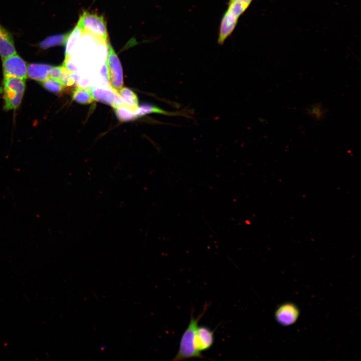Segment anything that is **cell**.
<instances>
[{
    "label": "cell",
    "instance_id": "cell-1",
    "mask_svg": "<svg viewBox=\"0 0 361 361\" xmlns=\"http://www.w3.org/2000/svg\"><path fill=\"white\" fill-rule=\"evenodd\" d=\"M208 306L209 304L206 303L202 311L197 317L194 316V308L191 309L189 323L181 336L178 351L172 360L180 361L189 358H204L202 353L196 349L194 340L199 321L206 313Z\"/></svg>",
    "mask_w": 361,
    "mask_h": 361
},
{
    "label": "cell",
    "instance_id": "cell-2",
    "mask_svg": "<svg viewBox=\"0 0 361 361\" xmlns=\"http://www.w3.org/2000/svg\"><path fill=\"white\" fill-rule=\"evenodd\" d=\"M252 0H230L228 9L221 22L218 43L222 44L234 31L239 17Z\"/></svg>",
    "mask_w": 361,
    "mask_h": 361
},
{
    "label": "cell",
    "instance_id": "cell-3",
    "mask_svg": "<svg viewBox=\"0 0 361 361\" xmlns=\"http://www.w3.org/2000/svg\"><path fill=\"white\" fill-rule=\"evenodd\" d=\"M77 26L82 33L108 43V33L103 16L96 13L84 12L79 18Z\"/></svg>",
    "mask_w": 361,
    "mask_h": 361
},
{
    "label": "cell",
    "instance_id": "cell-4",
    "mask_svg": "<svg viewBox=\"0 0 361 361\" xmlns=\"http://www.w3.org/2000/svg\"><path fill=\"white\" fill-rule=\"evenodd\" d=\"M107 49L106 77L109 89L117 95L123 85L122 69L120 60L109 42L107 44Z\"/></svg>",
    "mask_w": 361,
    "mask_h": 361
},
{
    "label": "cell",
    "instance_id": "cell-5",
    "mask_svg": "<svg viewBox=\"0 0 361 361\" xmlns=\"http://www.w3.org/2000/svg\"><path fill=\"white\" fill-rule=\"evenodd\" d=\"M25 80L16 77H4V96L5 110L16 109L19 107L25 90Z\"/></svg>",
    "mask_w": 361,
    "mask_h": 361
},
{
    "label": "cell",
    "instance_id": "cell-6",
    "mask_svg": "<svg viewBox=\"0 0 361 361\" xmlns=\"http://www.w3.org/2000/svg\"><path fill=\"white\" fill-rule=\"evenodd\" d=\"M4 77H13L25 80L27 78V66L25 61L15 54L3 59Z\"/></svg>",
    "mask_w": 361,
    "mask_h": 361
},
{
    "label": "cell",
    "instance_id": "cell-7",
    "mask_svg": "<svg viewBox=\"0 0 361 361\" xmlns=\"http://www.w3.org/2000/svg\"><path fill=\"white\" fill-rule=\"evenodd\" d=\"M299 310L297 306L292 303H285L276 310L275 316L277 321L283 326L294 324L297 320Z\"/></svg>",
    "mask_w": 361,
    "mask_h": 361
},
{
    "label": "cell",
    "instance_id": "cell-8",
    "mask_svg": "<svg viewBox=\"0 0 361 361\" xmlns=\"http://www.w3.org/2000/svg\"><path fill=\"white\" fill-rule=\"evenodd\" d=\"M214 331L206 326H198L195 332L194 345L199 352L209 350L214 342Z\"/></svg>",
    "mask_w": 361,
    "mask_h": 361
},
{
    "label": "cell",
    "instance_id": "cell-9",
    "mask_svg": "<svg viewBox=\"0 0 361 361\" xmlns=\"http://www.w3.org/2000/svg\"><path fill=\"white\" fill-rule=\"evenodd\" d=\"M91 89L95 100L109 105L113 108L122 105L120 97L112 90L92 87Z\"/></svg>",
    "mask_w": 361,
    "mask_h": 361
},
{
    "label": "cell",
    "instance_id": "cell-10",
    "mask_svg": "<svg viewBox=\"0 0 361 361\" xmlns=\"http://www.w3.org/2000/svg\"><path fill=\"white\" fill-rule=\"evenodd\" d=\"M17 54L12 35L0 24V56L2 59Z\"/></svg>",
    "mask_w": 361,
    "mask_h": 361
},
{
    "label": "cell",
    "instance_id": "cell-11",
    "mask_svg": "<svg viewBox=\"0 0 361 361\" xmlns=\"http://www.w3.org/2000/svg\"><path fill=\"white\" fill-rule=\"evenodd\" d=\"M150 113H157L171 116H182L188 118H191V112L186 109L179 111H167L164 110L156 106L148 104L141 105L139 107H138V108L136 111L137 118Z\"/></svg>",
    "mask_w": 361,
    "mask_h": 361
},
{
    "label": "cell",
    "instance_id": "cell-12",
    "mask_svg": "<svg viewBox=\"0 0 361 361\" xmlns=\"http://www.w3.org/2000/svg\"><path fill=\"white\" fill-rule=\"evenodd\" d=\"M52 67V66L45 64H30L27 66V76L33 80L43 82L49 77Z\"/></svg>",
    "mask_w": 361,
    "mask_h": 361
},
{
    "label": "cell",
    "instance_id": "cell-13",
    "mask_svg": "<svg viewBox=\"0 0 361 361\" xmlns=\"http://www.w3.org/2000/svg\"><path fill=\"white\" fill-rule=\"evenodd\" d=\"M117 95L121 99L123 105L136 113L139 107L138 99L136 95L132 90L122 87Z\"/></svg>",
    "mask_w": 361,
    "mask_h": 361
},
{
    "label": "cell",
    "instance_id": "cell-14",
    "mask_svg": "<svg viewBox=\"0 0 361 361\" xmlns=\"http://www.w3.org/2000/svg\"><path fill=\"white\" fill-rule=\"evenodd\" d=\"M72 98L76 102L82 104H90L95 100L92 95L91 87L77 86L73 90Z\"/></svg>",
    "mask_w": 361,
    "mask_h": 361
},
{
    "label": "cell",
    "instance_id": "cell-15",
    "mask_svg": "<svg viewBox=\"0 0 361 361\" xmlns=\"http://www.w3.org/2000/svg\"><path fill=\"white\" fill-rule=\"evenodd\" d=\"M306 113L313 119L320 121L324 118L327 110L324 108L321 102L312 104L305 109Z\"/></svg>",
    "mask_w": 361,
    "mask_h": 361
},
{
    "label": "cell",
    "instance_id": "cell-16",
    "mask_svg": "<svg viewBox=\"0 0 361 361\" xmlns=\"http://www.w3.org/2000/svg\"><path fill=\"white\" fill-rule=\"evenodd\" d=\"M70 33L49 37L42 41L40 46L42 48L46 49L55 46L64 45L66 43Z\"/></svg>",
    "mask_w": 361,
    "mask_h": 361
},
{
    "label": "cell",
    "instance_id": "cell-17",
    "mask_svg": "<svg viewBox=\"0 0 361 361\" xmlns=\"http://www.w3.org/2000/svg\"><path fill=\"white\" fill-rule=\"evenodd\" d=\"M116 116L121 121H128L137 118L135 112L123 105L114 108Z\"/></svg>",
    "mask_w": 361,
    "mask_h": 361
},
{
    "label": "cell",
    "instance_id": "cell-18",
    "mask_svg": "<svg viewBox=\"0 0 361 361\" xmlns=\"http://www.w3.org/2000/svg\"><path fill=\"white\" fill-rule=\"evenodd\" d=\"M42 85L46 89L55 93L62 92L65 87L60 81L50 77L42 82Z\"/></svg>",
    "mask_w": 361,
    "mask_h": 361
},
{
    "label": "cell",
    "instance_id": "cell-19",
    "mask_svg": "<svg viewBox=\"0 0 361 361\" xmlns=\"http://www.w3.org/2000/svg\"><path fill=\"white\" fill-rule=\"evenodd\" d=\"M62 66H52L50 71L49 77L59 81L62 74Z\"/></svg>",
    "mask_w": 361,
    "mask_h": 361
}]
</instances>
